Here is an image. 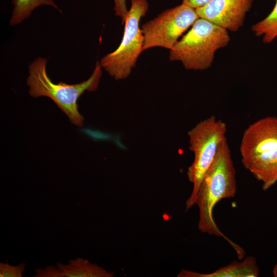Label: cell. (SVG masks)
<instances>
[{"label":"cell","instance_id":"cell-7","mask_svg":"<svg viewBox=\"0 0 277 277\" xmlns=\"http://www.w3.org/2000/svg\"><path fill=\"white\" fill-rule=\"evenodd\" d=\"M199 17L195 9L183 3L164 11L141 27L143 51L157 47L171 50Z\"/></svg>","mask_w":277,"mask_h":277},{"label":"cell","instance_id":"cell-2","mask_svg":"<svg viewBox=\"0 0 277 277\" xmlns=\"http://www.w3.org/2000/svg\"><path fill=\"white\" fill-rule=\"evenodd\" d=\"M242 163L267 190L277 182V117L266 116L249 125L240 144Z\"/></svg>","mask_w":277,"mask_h":277},{"label":"cell","instance_id":"cell-1","mask_svg":"<svg viewBox=\"0 0 277 277\" xmlns=\"http://www.w3.org/2000/svg\"><path fill=\"white\" fill-rule=\"evenodd\" d=\"M236 188L235 169L226 138L221 144L215 160L203 177L197 192L195 204L199 210L198 228L203 233L224 239L241 259L245 255L244 250L222 233L213 216L217 203L223 199L233 197Z\"/></svg>","mask_w":277,"mask_h":277},{"label":"cell","instance_id":"cell-15","mask_svg":"<svg viewBox=\"0 0 277 277\" xmlns=\"http://www.w3.org/2000/svg\"><path fill=\"white\" fill-rule=\"evenodd\" d=\"M113 2L115 14L121 18L122 24H124L128 11L126 0H113Z\"/></svg>","mask_w":277,"mask_h":277},{"label":"cell","instance_id":"cell-3","mask_svg":"<svg viewBox=\"0 0 277 277\" xmlns=\"http://www.w3.org/2000/svg\"><path fill=\"white\" fill-rule=\"evenodd\" d=\"M47 63L46 58L38 57L29 64L26 80L29 95L34 98H50L67 116L71 123L82 127L84 117L78 111L77 101L85 91L91 92L97 89L102 75L100 62H96L88 79L75 84L62 82L54 83L48 75Z\"/></svg>","mask_w":277,"mask_h":277},{"label":"cell","instance_id":"cell-12","mask_svg":"<svg viewBox=\"0 0 277 277\" xmlns=\"http://www.w3.org/2000/svg\"><path fill=\"white\" fill-rule=\"evenodd\" d=\"M271 12L263 20L252 27V31L257 36H263V42L268 44L277 37V0Z\"/></svg>","mask_w":277,"mask_h":277},{"label":"cell","instance_id":"cell-8","mask_svg":"<svg viewBox=\"0 0 277 277\" xmlns=\"http://www.w3.org/2000/svg\"><path fill=\"white\" fill-rule=\"evenodd\" d=\"M252 2L253 0H211L195 9L200 17L235 32L243 26Z\"/></svg>","mask_w":277,"mask_h":277},{"label":"cell","instance_id":"cell-6","mask_svg":"<svg viewBox=\"0 0 277 277\" xmlns=\"http://www.w3.org/2000/svg\"><path fill=\"white\" fill-rule=\"evenodd\" d=\"M131 6L124 22V31L118 47L99 62L102 68L118 81L127 78L143 51L144 36L140 27L142 17L148 10L147 0H130Z\"/></svg>","mask_w":277,"mask_h":277},{"label":"cell","instance_id":"cell-10","mask_svg":"<svg viewBox=\"0 0 277 277\" xmlns=\"http://www.w3.org/2000/svg\"><path fill=\"white\" fill-rule=\"evenodd\" d=\"M56 266L62 271L64 277H112L113 273L108 272L96 264L88 260L77 258L69 261L65 265L58 263Z\"/></svg>","mask_w":277,"mask_h":277},{"label":"cell","instance_id":"cell-13","mask_svg":"<svg viewBox=\"0 0 277 277\" xmlns=\"http://www.w3.org/2000/svg\"><path fill=\"white\" fill-rule=\"evenodd\" d=\"M26 263H21L17 266H12L8 263H0L1 277H22L25 271Z\"/></svg>","mask_w":277,"mask_h":277},{"label":"cell","instance_id":"cell-16","mask_svg":"<svg viewBox=\"0 0 277 277\" xmlns=\"http://www.w3.org/2000/svg\"><path fill=\"white\" fill-rule=\"evenodd\" d=\"M210 1L211 0H182V3L197 9L204 6Z\"/></svg>","mask_w":277,"mask_h":277},{"label":"cell","instance_id":"cell-14","mask_svg":"<svg viewBox=\"0 0 277 277\" xmlns=\"http://www.w3.org/2000/svg\"><path fill=\"white\" fill-rule=\"evenodd\" d=\"M34 277H64L62 271L56 266H47L35 270Z\"/></svg>","mask_w":277,"mask_h":277},{"label":"cell","instance_id":"cell-9","mask_svg":"<svg viewBox=\"0 0 277 277\" xmlns=\"http://www.w3.org/2000/svg\"><path fill=\"white\" fill-rule=\"evenodd\" d=\"M260 270L256 259L247 256L242 261H233L230 264L209 273H200L194 271L182 270L179 277H257Z\"/></svg>","mask_w":277,"mask_h":277},{"label":"cell","instance_id":"cell-5","mask_svg":"<svg viewBox=\"0 0 277 277\" xmlns=\"http://www.w3.org/2000/svg\"><path fill=\"white\" fill-rule=\"evenodd\" d=\"M226 123L214 115L200 122L188 132L189 149L193 153L194 160L187 171L193 188L186 202V210L195 205L199 186L214 161L221 144L226 138Z\"/></svg>","mask_w":277,"mask_h":277},{"label":"cell","instance_id":"cell-4","mask_svg":"<svg viewBox=\"0 0 277 277\" xmlns=\"http://www.w3.org/2000/svg\"><path fill=\"white\" fill-rule=\"evenodd\" d=\"M229 41L227 30L199 17L170 50L169 59L181 62L187 70H204L211 66L215 52Z\"/></svg>","mask_w":277,"mask_h":277},{"label":"cell","instance_id":"cell-11","mask_svg":"<svg viewBox=\"0 0 277 277\" xmlns=\"http://www.w3.org/2000/svg\"><path fill=\"white\" fill-rule=\"evenodd\" d=\"M13 8L9 21L10 26L21 24L29 18L33 11L37 7L48 6L62 13L53 0H12Z\"/></svg>","mask_w":277,"mask_h":277},{"label":"cell","instance_id":"cell-17","mask_svg":"<svg viewBox=\"0 0 277 277\" xmlns=\"http://www.w3.org/2000/svg\"><path fill=\"white\" fill-rule=\"evenodd\" d=\"M272 273L274 277H277V263L274 266Z\"/></svg>","mask_w":277,"mask_h":277}]
</instances>
